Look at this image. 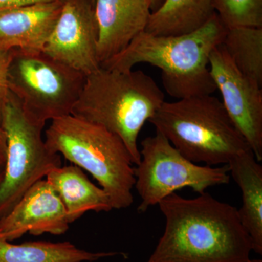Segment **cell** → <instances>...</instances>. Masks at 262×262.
I'll return each mask as SVG.
<instances>
[{"instance_id":"1","label":"cell","mask_w":262,"mask_h":262,"mask_svg":"<svg viewBox=\"0 0 262 262\" xmlns=\"http://www.w3.org/2000/svg\"><path fill=\"white\" fill-rule=\"evenodd\" d=\"M165 220L156 247L144 262H246L252 243L238 210L208 193H173L158 203Z\"/></svg>"},{"instance_id":"2","label":"cell","mask_w":262,"mask_h":262,"mask_svg":"<svg viewBox=\"0 0 262 262\" xmlns=\"http://www.w3.org/2000/svg\"><path fill=\"white\" fill-rule=\"evenodd\" d=\"M227 28L216 13L203 27L181 35L141 32L101 67L129 72L139 63L161 70L167 94L177 100L212 95L216 87L210 71L211 52L223 42Z\"/></svg>"},{"instance_id":"3","label":"cell","mask_w":262,"mask_h":262,"mask_svg":"<svg viewBox=\"0 0 262 262\" xmlns=\"http://www.w3.org/2000/svg\"><path fill=\"white\" fill-rule=\"evenodd\" d=\"M165 101L159 85L143 71L123 72L100 67L86 76L71 115L116 134L137 165L141 161L139 134Z\"/></svg>"},{"instance_id":"4","label":"cell","mask_w":262,"mask_h":262,"mask_svg":"<svg viewBox=\"0 0 262 262\" xmlns=\"http://www.w3.org/2000/svg\"><path fill=\"white\" fill-rule=\"evenodd\" d=\"M149 122L194 163L227 165L251 150L222 101L212 95L165 101Z\"/></svg>"},{"instance_id":"5","label":"cell","mask_w":262,"mask_h":262,"mask_svg":"<svg viewBox=\"0 0 262 262\" xmlns=\"http://www.w3.org/2000/svg\"><path fill=\"white\" fill-rule=\"evenodd\" d=\"M45 141L52 151L92 175L108 194L113 209L132 206L134 163L116 134L70 115L52 120Z\"/></svg>"},{"instance_id":"6","label":"cell","mask_w":262,"mask_h":262,"mask_svg":"<svg viewBox=\"0 0 262 262\" xmlns=\"http://www.w3.org/2000/svg\"><path fill=\"white\" fill-rule=\"evenodd\" d=\"M85 78L43 51L13 50L8 73L9 91L26 116L43 125L71 115Z\"/></svg>"},{"instance_id":"7","label":"cell","mask_w":262,"mask_h":262,"mask_svg":"<svg viewBox=\"0 0 262 262\" xmlns=\"http://www.w3.org/2000/svg\"><path fill=\"white\" fill-rule=\"evenodd\" d=\"M141 145V161L134 168V187L141 199L139 213H145L184 188H190L200 194L230 181L228 165L212 167L193 163L159 131L145 138Z\"/></svg>"},{"instance_id":"8","label":"cell","mask_w":262,"mask_h":262,"mask_svg":"<svg viewBox=\"0 0 262 262\" xmlns=\"http://www.w3.org/2000/svg\"><path fill=\"white\" fill-rule=\"evenodd\" d=\"M7 137L4 173L0 181V219L9 213L35 183L61 166V156L50 149L42 138L45 125L26 116L10 92L2 113Z\"/></svg>"},{"instance_id":"9","label":"cell","mask_w":262,"mask_h":262,"mask_svg":"<svg viewBox=\"0 0 262 262\" xmlns=\"http://www.w3.org/2000/svg\"><path fill=\"white\" fill-rule=\"evenodd\" d=\"M212 78L226 112L258 162L262 160V86L235 67L222 44L211 52Z\"/></svg>"},{"instance_id":"10","label":"cell","mask_w":262,"mask_h":262,"mask_svg":"<svg viewBox=\"0 0 262 262\" xmlns=\"http://www.w3.org/2000/svg\"><path fill=\"white\" fill-rule=\"evenodd\" d=\"M93 0H65L43 52L88 76L100 68Z\"/></svg>"},{"instance_id":"11","label":"cell","mask_w":262,"mask_h":262,"mask_svg":"<svg viewBox=\"0 0 262 262\" xmlns=\"http://www.w3.org/2000/svg\"><path fill=\"white\" fill-rule=\"evenodd\" d=\"M70 225L61 200L44 179L35 183L11 211L0 219V239L11 242L27 233L61 235Z\"/></svg>"},{"instance_id":"12","label":"cell","mask_w":262,"mask_h":262,"mask_svg":"<svg viewBox=\"0 0 262 262\" xmlns=\"http://www.w3.org/2000/svg\"><path fill=\"white\" fill-rule=\"evenodd\" d=\"M94 8L101 67L145 31L151 10L146 0H95Z\"/></svg>"},{"instance_id":"13","label":"cell","mask_w":262,"mask_h":262,"mask_svg":"<svg viewBox=\"0 0 262 262\" xmlns=\"http://www.w3.org/2000/svg\"><path fill=\"white\" fill-rule=\"evenodd\" d=\"M63 4L53 2L0 10V50L43 51Z\"/></svg>"},{"instance_id":"14","label":"cell","mask_w":262,"mask_h":262,"mask_svg":"<svg viewBox=\"0 0 262 262\" xmlns=\"http://www.w3.org/2000/svg\"><path fill=\"white\" fill-rule=\"evenodd\" d=\"M46 179L61 200L70 224L89 211L98 213L113 210L108 194L91 182L77 165L53 169Z\"/></svg>"},{"instance_id":"15","label":"cell","mask_w":262,"mask_h":262,"mask_svg":"<svg viewBox=\"0 0 262 262\" xmlns=\"http://www.w3.org/2000/svg\"><path fill=\"white\" fill-rule=\"evenodd\" d=\"M229 175L242 194L238 210L241 223L252 243L253 251L262 254V166L251 150L227 164Z\"/></svg>"},{"instance_id":"16","label":"cell","mask_w":262,"mask_h":262,"mask_svg":"<svg viewBox=\"0 0 262 262\" xmlns=\"http://www.w3.org/2000/svg\"><path fill=\"white\" fill-rule=\"evenodd\" d=\"M213 0H164L151 12L144 32L155 35H181L201 28L213 18Z\"/></svg>"},{"instance_id":"17","label":"cell","mask_w":262,"mask_h":262,"mask_svg":"<svg viewBox=\"0 0 262 262\" xmlns=\"http://www.w3.org/2000/svg\"><path fill=\"white\" fill-rule=\"evenodd\" d=\"M119 255L125 256V253L91 252L80 249L68 241H33L12 244L0 239V262H94Z\"/></svg>"},{"instance_id":"18","label":"cell","mask_w":262,"mask_h":262,"mask_svg":"<svg viewBox=\"0 0 262 262\" xmlns=\"http://www.w3.org/2000/svg\"><path fill=\"white\" fill-rule=\"evenodd\" d=\"M222 45L239 72L262 86V28L227 29Z\"/></svg>"},{"instance_id":"19","label":"cell","mask_w":262,"mask_h":262,"mask_svg":"<svg viewBox=\"0 0 262 262\" xmlns=\"http://www.w3.org/2000/svg\"><path fill=\"white\" fill-rule=\"evenodd\" d=\"M215 13L226 28H262V0H213Z\"/></svg>"},{"instance_id":"20","label":"cell","mask_w":262,"mask_h":262,"mask_svg":"<svg viewBox=\"0 0 262 262\" xmlns=\"http://www.w3.org/2000/svg\"><path fill=\"white\" fill-rule=\"evenodd\" d=\"M13 53V50L12 51L0 50V124H1L3 110L10 94L8 73Z\"/></svg>"},{"instance_id":"21","label":"cell","mask_w":262,"mask_h":262,"mask_svg":"<svg viewBox=\"0 0 262 262\" xmlns=\"http://www.w3.org/2000/svg\"><path fill=\"white\" fill-rule=\"evenodd\" d=\"M65 0H0V10L13 7L24 6L37 4V3H53V2H64Z\"/></svg>"},{"instance_id":"22","label":"cell","mask_w":262,"mask_h":262,"mask_svg":"<svg viewBox=\"0 0 262 262\" xmlns=\"http://www.w3.org/2000/svg\"><path fill=\"white\" fill-rule=\"evenodd\" d=\"M7 155V137L0 124V159L5 162Z\"/></svg>"},{"instance_id":"23","label":"cell","mask_w":262,"mask_h":262,"mask_svg":"<svg viewBox=\"0 0 262 262\" xmlns=\"http://www.w3.org/2000/svg\"><path fill=\"white\" fill-rule=\"evenodd\" d=\"M164 0H146L147 4L149 5L150 9L151 12L155 11V10L158 9V8L163 3Z\"/></svg>"},{"instance_id":"24","label":"cell","mask_w":262,"mask_h":262,"mask_svg":"<svg viewBox=\"0 0 262 262\" xmlns=\"http://www.w3.org/2000/svg\"><path fill=\"white\" fill-rule=\"evenodd\" d=\"M5 162L0 159V181L3 178V173H4Z\"/></svg>"},{"instance_id":"25","label":"cell","mask_w":262,"mask_h":262,"mask_svg":"<svg viewBox=\"0 0 262 262\" xmlns=\"http://www.w3.org/2000/svg\"><path fill=\"white\" fill-rule=\"evenodd\" d=\"M246 262H262L261 259H251V258H250L249 260H248V261Z\"/></svg>"},{"instance_id":"26","label":"cell","mask_w":262,"mask_h":262,"mask_svg":"<svg viewBox=\"0 0 262 262\" xmlns=\"http://www.w3.org/2000/svg\"><path fill=\"white\" fill-rule=\"evenodd\" d=\"M93 1H94V3H95V0H93Z\"/></svg>"}]
</instances>
